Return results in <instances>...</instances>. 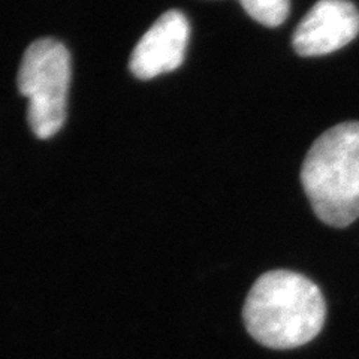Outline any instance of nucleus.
<instances>
[{
    "label": "nucleus",
    "instance_id": "obj_6",
    "mask_svg": "<svg viewBox=\"0 0 359 359\" xmlns=\"http://www.w3.org/2000/svg\"><path fill=\"white\" fill-rule=\"evenodd\" d=\"M244 11L266 27L283 25L289 17L290 0H240Z\"/></svg>",
    "mask_w": 359,
    "mask_h": 359
},
{
    "label": "nucleus",
    "instance_id": "obj_1",
    "mask_svg": "<svg viewBox=\"0 0 359 359\" xmlns=\"http://www.w3.org/2000/svg\"><path fill=\"white\" fill-rule=\"evenodd\" d=\"M243 319L257 343L271 349H294L322 331L327 304L311 280L277 269L256 280L245 298Z\"/></svg>",
    "mask_w": 359,
    "mask_h": 359
},
{
    "label": "nucleus",
    "instance_id": "obj_3",
    "mask_svg": "<svg viewBox=\"0 0 359 359\" xmlns=\"http://www.w3.org/2000/svg\"><path fill=\"white\" fill-rule=\"evenodd\" d=\"M18 90L27 99V120L41 140L54 137L66 120L71 84V55L59 41L33 42L22 55Z\"/></svg>",
    "mask_w": 359,
    "mask_h": 359
},
{
    "label": "nucleus",
    "instance_id": "obj_5",
    "mask_svg": "<svg viewBox=\"0 0 359 359\" xmlns=\"http://www.w3.org/2000/svg\"><path fill=\"white\" fill-rule=\"evenodd\" d=\"M190 38L189 20L182 11H168L145 32L130 55V71L151 80L182 66Z\"/></svg>",
    "mask_w": 359,
    "mask_h": 359
},
{
    "label": "nucleus",
    "instance_id": "obj_4",
    "mask_svg": "<svg viewBox=\"0 0 359 359\" xmlns=\"http://www.w3.org/2000/svg\"><path fill=\"white\" fill-rule=\"evenodd\" d=\"M359 33V11L351 0H319L294 32L292 45L302 57L327 55Z\"/></svg>",
    "mask_w": 359,
    "mask_h": 359
},
{
    "label": "nucleus",
    "instance_id": "obj_2",
    "mask_svg": "<svg viewBox=\"0 0 359 359\" xmlns=\"http://www.w3.org/2000/svg\"><path fill=\"white\" fill-rule=\"evenodd\" d=\"M301 183L323 223L344 228L359 217V121L337 125L314 141Z\"/></svg>",
    "mask_w": 359,
    "mask_h": 359
}]
</instances>
